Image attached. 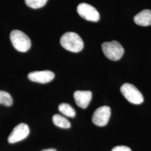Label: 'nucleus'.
<instances>
[{"instance_id": "f257e3e1", "label": "nucleus", "mask_w": 151, "mask_h": 151, "mask_svg": "<svg viewBox=\"0 0 151 151\" xmlns=\"http://www.w3.org/2000/svg\"><path fill=\"white\" fill-rule=\"evenodd\" d=\"M60 43L65 49L74 53L81 52L84 46L80 36L74 32L65 33L60 38Z\"/></svg>"}, {"instance_id": "f03ea898", "label": "nucleus", "mask_w": 151, "mask_h": 151, "mask_svg": "<svg viewBox=\"0 0 151 151\" xmlns=\"http://www.w3.org/2000/svg\"><path fill=\"white\" fill-rule=\"evenodd\" d=\"M10 40L14 47L20 52H26L31 47V40L20 30H14L10 34Z\"/></svg>"}, {"instance_id": "7ed1b4c3", "label": "nucleus", "mask_w": 151, "mask_h": 151, "mask_svg": "<svg viewBox=\"0 0 151 151\" xmlns=\"http://www.w3.org/2000/svg\"><path fill=\"white\" fill-rule=\"evenodd\" d=\"M104 54L108 59L116 61L120 60L124 53V49L118 42L113 40L105 42L101 45Z\"/></svg>"}, {"instance_id": "20e7f679", "label": "nucleus", "mask_w": 151, "mask_h": 151, "mask_svg": "<svg viewBox=\"0 0 151 151\" xmlns=\"http://www.w3.org/2000/svg\"><path fill=\"white\" fill-rule=\"evenodd\" d=\"M120 91L124 97L132 104H140L144 101L142 93L132 84L124 83L120 88Z\"/></svg>"}, {"instance_id": "39448f33", "label": "nucleus", "mask_w": 151, "mask_h": 151, "mask_svg": "<svg viewBox=\"0 0 151 151\" xmlns=\"http://www.w3.org/2000/svg\"><path fill=\"white\" fill-rule=\"evenodd\" d=\"M79 15L87 21L97 22L100 20V14L97 10L86 3H81L77 6Z\"/></svg>"}, {"instance_id": "423d86ee", "label": "nucleus", "mask_w": 151, "mask_h": 151, "mask_svg": "<svg viewBox=\"0 0 151 151\" xmlns=\"http://www.w3.org/2000/svg\"><path fill=\"white\" fill-rule=\"evenodd\" d=\"M111 115V109L108 106H103L97 108L92 115L93 123L99 126L104 127L108 124Z\"/></svg>"}, {"instance_id": "0eeeda50", "label": "nucleus", "mask_w": 151, "mask_h": 151, "mask_svg": "<svg viewBox=\"0 0 151 151\" xmlns=\"http://www.w3.org/2000/svg\"><path fill=\"white\" fill-rule=\"evenodd\" d=\"M30 133L27 124L20 123L16 125L8 137L9 143L12 144L25 139Z\"/></svg>"}, {"instance_id": "6e6552de", "label": "nucleus", "mask_w": 151, "mask_h": 151, "mask_svg": "<svg viewBox=\"0 0 151 151\" xmlns=\"http://www.w3.org/2000/svg\"><path fill=\"white\" fill-rule=\"evenodd\" d=\"M55 75L50 70L34 71L29 73L28 78L33 82L40 83H47L54 79Z\"/></svg>"}, {"instance_id": "1a4fd4ad", "label": "nucleus", "mask_w": 151, "mask_h": 151, "mask_svg": "<svg viewBox=\"0 0 151 151\" xmlns=\"http://www.w3.org/2000/svg\"><path fill=\"white\" fill-rule=\"evenodd\" d=\"M73 97L77 106L82 109H85L91 101L92 93L90 91L78 90L74 92Z\"/></svg>"}, {"instance_id": "9d476101", "label": "nucleus", "mask_w": 151, "mask_h": 151, "mask_svg": "<svg viewBox=\"0 0 151 151\" xmlns=\"http://www.w3.org/2000/svg\"><path fill=\"white\" fill-rule=\"evenodd\" d=\"M134 21L137 25L142 27L151 25V10L146 9L141 11L135 15Z\"/></svg>"}, {"instance_id": "9b49d317", "label": "nucleus", "mask_w": 151, "mask_h": 151, "mask_svg": "<svg viewBox=\"0 0 151 151\" xmlns=\"http://www.w3.org/2000/svg\"><path fill=\"white\" fill-rule=\"evenodd\" d=\"M52 120L54 125H55L57 127L65 129H68L70 127L71 124L70 122L67 118L60 115H54L52 118Z\"/></svg>"}, {"instance_id": "f8f14e48", "label": "nucleus", "mask_w": 151, "mask_h": 151, "mask_svg": "<svg viewBox=\"0 0 151 151\" xmlns=\"http://www.w3.org/2000/svg\"><path fill=\"white\" fill-rule=\"evenodd\" d=\"M58 109L60 113L67 117L74 118L75 116V110L71 105L67 103L60 104L58 106Z\"/></svg>"}, {"instance_id": "ddd939ff", "label": "nucleus", "mask_w": 151, "mask_h": 151, "mask_svg": "<svg viewBox=\"0 0 151 151\" xmlns=\"http://www.w3.org/2000/svg\"><path fill=\"white\" fill-rule=\"evenodd\" d=\"M13 104V99L11 95L4 91H0V104L6 106H10Z\"/></svg>"}, {"instance_id": "4468645a", "label": "nucleus", "mask_w": 151, "mask_h": 151, "mask_svg": "<svg viewBox=\"0 0 151 151\" xmlns=\"http://www.w3.org/2000/svg\"><path fill=\"white\" fill-rule=\"evenodd\" d=\"M26 4L32 9H39L43 7L48 0H25Z\"/></svg>"}, {"instance_id": "2eb2a0df", "label": "nucleus", "mask_w": 151, "mask_h": 151, "mask_svg": "<svg viewBox=\"0 0 151 151\" xmlns=\"http://www.w3.org/2000/svg\"><path fill=\"white\" fill-rule=\"evenodd\" d=\"M111 151H132L129 147L124 146H116Z\"/></svg>"}, {"instance_id": "dca6fc26", "label": "nucleus", "mask_w": 151, "mask_h": 151, "mask_svg": "<svg viewBox=\"0 0 151 151\" xmlns=\"http://www.w3.org/2000/svg\"><path fill=\"white\" fill-rule=\"evenodd\" d=\"M42 151H57L55 149L53 148H50V149H47V150H44Z\"/></svg>"}]
</instances>
